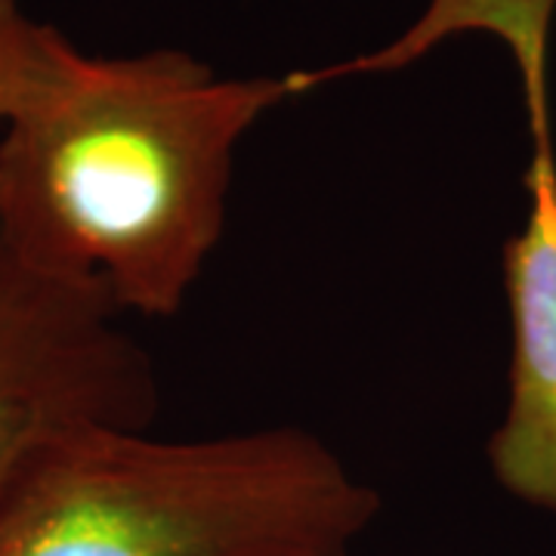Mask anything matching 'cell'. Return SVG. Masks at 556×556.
<instances>
[{"label": "cell", "instance_id": "3", "mask_svg": "<svg viewBox=\"0 0 556 556\" xmlns=\"http://www.w3.org/2000/svg\"><path fill=\"white\" fill-rule=\"evenodd\" d=\"M118 316L109 291L38 273L0 241V485L56 433L149 427L155 371Z\"/></svg>", "mask_w": 556, "mask_h": 556}, {"label": "cell", "instance_id": "6", "mask_svg": "<svg viewBox=\"0 0 556 556\" xmlns=\"http://www.w3.org/2000/svg\"><path fill=\"white\" fill-rule=\"evenodd\" d=\"M35 35L38 22L22 10L20 0H0V124L10 121L20 102Z\"/></svg>", "mask_w": 556, "mask_h": 556}, {"label": "cell", "instance_id": "4", "mask_svg": "<svg viewBox=\"0 0 556 556\" xmlns=\"http://www.w3.org/2000/svg\"><path fill=\"white\" fill-rule=\"evenodd\" d=\"M514 318L510 412L489 457L514 495L556 510V239L519 232L504 244Z\"/></svg>", "mask_w": 556, "mask_h": 556}, {"label": "cell", "instance_id": "2", "mask_svg": "<svg viewBox=\"0 0 556 556\" xmlns=\"http://www.w3.org/2000/svg\"><path fill=\"white\" fill-rule=\"evenodd\" d=\"M378 510L300 427L189 442L78 427L0 485V556H350Z\"/></svg>", "mask_w": 556, "mask_h": 556}, {"label": "cell", "instance_id": "1", "mask_svg": "<svg viewBox=\"0 0 556 556\" xmlns=\"http://www.w3.org/2000/svg\"><path fill=\"white\" fill-rule=\"evenodd\" d=\"M288 78H219L182 50L90 56L38 22L0 137V241L31 269L174 316L226 226L241 137Z\"/></svg>", "mask_w": 556, "mask_h": 556}, {"label": "cell", "instance_id": "5", "mask_svg": "<svg viewBox=\"0 0 556 556\" xmlns=\"http://www.w3.org/2000/svg\"><path fill=\"white\" fill-rule=\"evenodd\" d=\"M556 0H430L427 13L393 43L375 53H362L356 60L338 62L328 68L291 72L285 75L291 97L316 90L328 80L380 75L412 65L427 56L439 40L457 31H489L510 50L522 75L526 109H547V38L554 20Z\"/></svg>", "mask_w": 556, "mask_h": 556}]
</instances>
